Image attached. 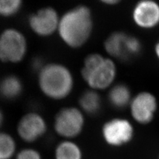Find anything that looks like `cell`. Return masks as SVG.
I'll return each instance as SVG.
<instances>
[{"label": "cell", "instance_id": "1", "mask_svg": "<svg viewBox=\"0 0 159 159\" xmlns=\"http://www.w3.org/2000/svg\"><path fill=\"white\" fill-rule=\"evenodd\" d=\"M93 29L91 9L79 5L60 17L57 33L61 41L73 49L80 48L89 41Z\"/></svg>", "mask_w": 159, "mask_h": 159}, {"label": "cell", "instance_id": "2", "mask_svg": "<svg viewBox=\"0 0 159 159\" xmlns=\"http://www.w3.org/2000/svg\"><path fill=\"white\" fill-rule=\"evenodd\" d=\"M37 73L39 89L50 99L62 100L68 98L73 91V74L64 64L57 62L44 64Z\"/></svg>", "mask_w": 159, "mask_h": 159}, {"label": "cell", "instance_id": "3", "mask_svg": "<svg viewBox=\"0 0 159 159\" xmlns=\"http://www.w3.org/2000/svg\"><path fill=\"white\" fill-rule=\"evenodd\" d=\"M81 75L89 89L97 92L104 90L113 85L117 76V66L112 58L92 53L84 58Z\"/></svg>", "mask_w": 159, "mask_h": 159}, {"label": "cell", "instance_id": "4", "mask_svg": "<svg viewBox=\"0 0 159 159\" xmlns=\"http://www.w3.org/2000/svg\"><path fill=\"white\" fill-rule=\"evenodd\" d=\"M28 51L27 40L16 28H7L0 33V61L17 64L25 58Z\"/></svg>", "mask_w": 159, "mask_h": 159}, {"label": "cell", "instance_id": "5", "mask_svg": "<svg viewBox=\"0 0 159 159\" xmlns=\"http://www.w3.org/2000/svg\"><path fill=\"white\" fill-rule=\"evenodd\" d=\"M103 48L111 58L127 61L140 53L142 46L137 37L123 31H115L106 39Z\"/></svg>", "mask_w": 159, "mask_h": 159}, {"label": "cell", "instance_id": "6", "mask_svg": "<svg viewBox=\"0 0 159 159\" xmlns=\"http://www.w3.org/2000/svg\"><path fill=\"white\" fill-rule=\"evenodd\" d=\"M85 125L84 113L75 107H66L59 110L54 119V129L57 135L71 140L80 135Z\"/></svg>", "mask_w": 159, "mask_h": 159}, {"label": "cell", "instance_id": "7", "mask_svg": "<svg viewBox=\"0 0 159 159\" xmlns=\"http://www.w3.org/2000/svg\"><path fill=\"white\" fill-rule=\"evenodd\" d=\"M102 136L108 145L119 147L132 141L134 128L127 119L113 118L104 123L102 127Z\"/></svg>", "mask_w": 159, "mask_h": 159}, {"label": "cell", "instance_id": "8", "mask_svg": "<svg viewBox=\"0 0 159 159\" xmlns=\"http://www.w3.org/2000/svg\"><path fill=\"white\" fill-rule=\"evenodd\" d=\"M60 17L55 9L45 7L39 9L29 17L28 25L36 35L48 37L57 32Z\"/></svg>", "mask_w": 159, "mask_h": 159}, {"label": "cell", "instance_id": "9", "mask_svg": "<svg viewBox=\"0 0 159 159\" xmlns=\"http://www.w3.org/2000/svg\"><path fill=\"white\" fill-rule=\"evenodd\" d=\"M129 107L134 121L145 125L153 119L157 111V102L151 93L142 92L133 97Z\"/></svg>", "mask_w": 159, "mask_h": 159}, {"label": "cell", "instance_id": "10", "mask_svg": "<svg viewBox=\"0 0 159 159\" xmlns=\"http://www.w3.org/2000/svg\"><path fill=\"white\" fill-rule=\"evenodd\" d=\"M47 131L44 118L36 112H29L21 117L17 123L19 137L26 143H33L41 138Z\"/></svg>", "mask_w": 159, "mask_h": 159}, {"label": "cell", "instance_id": "11", "mask_svg": "<svg viewBox=\"0 0 159 159\" xmlns=\"http://www.w3.org/2000/svg\"><path fill=\"white\" fill-rule=\"evenodd\" d=\"M132 19L136 25L143 29H151L159 25V5L151 0L137 3L132 11Z\"/></svg>", "mask_w": 159, "mask_h": 159}, {"label": "cell", "instance_id": "12", "mask_svg": "<svg viewBox=\"0 0 159 159\" xmlns=\"http://www.w3.org/2000/svg\"><path fill=\"white\" fill-rule=\"evenodd\" d=\"M133 97L129 88L122 83L113 85L109 89L108 102L110 105L117 109H123L129 106Z\"/></svg>", "mask_w": 159, "mask_h": 159}, {"label": "cell", "instance_id": "13", "mask_svg": "<svg viewBox=\"0 0 159 159\" xmlns=\"http://www.w3.org/2000/svg\"><path fill=\"white\" fill-rule=\"evenodd\" d=\"M23 91L21 80L14 74H9L0 80V96L6 100L18 98Z\"/></svg>", "mask_w": 159, "mask_h": 159}, {"label": "cell", "instance_id": "14", "mask_svg": "<svg viewBox=\"0 0 159 159\" xmlns=\"http://www.w3.org/2000/svg\"><path fill=\"white\" fill-rule=\"evenodd\" d=\"M78 103L80 109L89 116H94L100 111L102 98L98 92L89 89L80 96Z\"/></svg>", "mask_w": 159, "mask_h": 159}, {"label": "cell", "instance_id": "15", "mask_svg": "<svg viewBox=\"0 0 159 159\" xmlns=\"http://www.w3.org/2000/svg\"><path fill=\"white\" fill-rule=\"evenodd\" d=\"M54 157L55 159H82V152L76 143L64 140L58 144Z\"/></svg>", "mask_w": 159, "mask_h": 159}, {"label": "cell", "instance_id": "16", "mask_svg": "<svg viewBox=\"0 0 159 159\" xmlns=\"http://www.w3.org/2000/svg\"><path fill=\"white\" fill-rule=\"evenodd\" d=\"M16 142L6 132H0V159H11L16 154Z\"/></svg>", "mask_w": 159, "mask_h": 159}, {"label": "cell", "instance_id": "17", "mask_svg": "<svg viewBox=\"0 0 159 159\" xmlns=\"http://www.w3.org/2000/svg\"><path fill=\"white\" fill-rule=\"evenodd\" d=\"M22 7L21 0H0V16L6 18L15 16Z\"/></svg>", "mask_w": 159, "mask_h": 159}, {"label": "cell", "instance_id": "18", "mask_svg": "<svg viewBox=\"0 0 159 159\" xmlns=\"http://www.w3.org/2000/svg\"><path fill=\"white\" fill-rule=\"evenodd\" d=\"M16 159H42V157L40 152L35 149L27 148L17 153Z\"/></svg>", "mask_w": 159, "mask_h": 159}, {"label": "cell", "instance_id": "19", "mask_svg": "<svg viewBox=\"0 0 159 159\" xmlns=\"http://www.w3.org/2000/svg\"><path fill=\"white\" fill-rule=\"evenodd\" d=\"M120 2V0H103V1H102V3L106 5V6H113L117 5Z\"/></svg>", "mask_w": 159, "mask_h": 159}, {"label": "cell", "instance_id": "20", "mask_svg": "<svg viewBox=\"0 0 159 159\" xmlns=\"http://www.w3.org/2000/svg\"><path fill=\"white\" fill-rule=\"evenodd\" d=\"M155 54H156L157 57L159 60V40H158V41L157 43V44H155Z\"/></svg>", "mask_w": 159, "mask_h": 159}, {"label": "cell", "instance_id": "21", "mask_svg": "<svg viewBox=\"0 0 159 159\" xmlns=\"http://www.w3.org/2000/svg\"><path fill=\"white\" fill-rule=\"evenodd\" d=\"M3 121H4V115L3 113V111L1 110V109H0V127L2 125Z\"/></svg>", "mask_w": 159, "mask_h": 159}]
</instances>
